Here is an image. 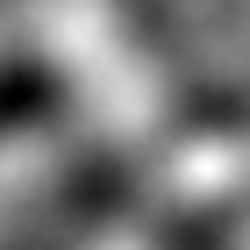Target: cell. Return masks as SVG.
Returning a JSON list of instances; mask_svg holds the SVG:
<instances>
[{"label":"cell","mask_w":250,"mask_h":250,"mask_svg":"<svg viewBox=\"0 0 250 250\" xmlns=\"http://www.w3.org/2000/svg\"><path fill=\"white\" fill-rule=\"evenodd\" d=\"M43 107H50V79H43V72H29V64L0 72V136L21 129V122H36Z\"/></svg>","instance_id":"6da1fadb"}]
</instances>
